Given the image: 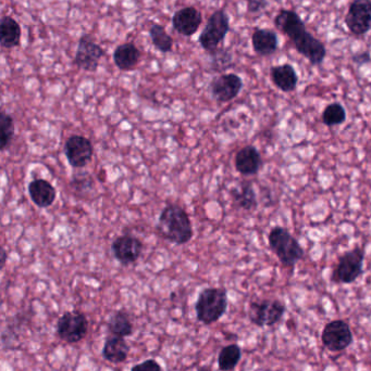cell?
Wrapping results in <instances>:
<instances>
[{
    "label": "cell",
    "mask_w": 371,
    "mask_h": 371,
    "mask_svg": "<svg viewBox=\"0 0 371 371\" xmlns=\"http://www.w3.org/2000/svg\"><path fill=\"white\" fill-rule=\"evenodd\" d=\"M275 25L291 39L296 52L305 56L312 66H320L323 62L327 56L325 45L308 32L298 13L293 10H280L275 17Z\"/></svg>",
    "instance_id": "obj_1"
},
{
    "label": "cell",
    "mask_w": 371,
    "mask_h": 371,
    "mask_svg": "<svg viewBox=\"0 0 371 371\" xmlns=\"http://www.w3.org/2000/svg\"><path fill=\"white\" fill-rule=\"evenodd\" d=\"M156 229L163 239L177 245L187 243L193 238L192 222L189 215L177 204H168L163 208Z\"/></svg>",
    "instance_id": "obj_2"
},
{
    "label": "cell",
    "mask_w": 371,
    "mask_h": 371,
    "mask_svg": "<svg viewBox=\"0 0 371 371\" xmlns=\"http://www.w3.org/2000/svg\"><path fill=\"white\" fill-rule=\"evenodd\" d=\"M228 308V293L224 288H206L199 293L195 304L197 319L205 325L218 321Z\"/></svg>",
    "instance_id": "obj_3"
},
{
    "label": "cell",
    "mask_w": 371,
    "mask_h": 371,
    "mask_svg": "<svg viewBox=\"0 0 371 371\" xmlns=\"http://www.w3.org/2000/svg\"><path fill=\"white\" fill-rule=\"evenodd\" d=\"M269 245L283 266L294 268L304 257V250L286 228L275 226L269 234Z\"/></svg>",
    "instance_id": "obj_4"
},
{
    "label": "cell",
    "mask_w": 371,
    "mask_h": 371,
    "mask_svg": "<svg viewBox=\"0 0 371 371\" xmlns=\"http://www.w3.org/2000/svg\"><path fill=\"white\" fill-rule=\"evenodd\" d=\"M230 31V17L224 10H217L209 17L206 26L199 36V44L209 54L216 52Z\"/></svg>",
    "instance_id": "obj_5"
},
{
    "label": "cell",
    "mask_w": 371,
    "mask_h": 371,
    "mask_svg": "<svg viewBox=\"0 0 371 371\" xmlns=\"http://www.w3.org/2000/svg\"><path fill=\"white\" fill-rule=\"evenodd\" d=\"M365 251L363 248H355L351 251L345 252L339 259L337 265L333 269L331 280L335 283L354 282L361 273L364 267Z\"/></svg>",
    "instance_id": "obj_6"
},
{
    "label": "cell",
    "mask_w": 371,
    "mask_h": 371,
    "mask_svg": "<svg viewBox=\"0 0 371 371\" xmlns=\"http://www.w3.org/2000/svg\"><path fill=\"white\" fill-rule=\"evenodd\" d=\"M89 329V321L82 312H64L57 324V333L60 339L68 343H78L85 338Z\"/></svg>",
    "instance_id": "obj_7"
},
{
    "label": "cell",
    "mask_w": 371,
    "mask_h": 371,
    "mask_svg": "<svg viewBox=\"0 0 371 371\" xmlns=\"http://www.w3.org/2000/svg\"><path fill=\"white\" fill-rule=\"evenodd\" d=\"M285 306L280 301L263 300L251 303L249 316L254 325L259 327L273 326L282 318Z\"/></svg>",
    "instance_id": "obj_8"
},
{
    "label": "cell",
    "mask_w": 371,
    "mask_h": 371,
    "mask_svg": "<svg viewBox=\"0 0 371 371\" xmlns=\"http://www.w3.org/2000/svg\"><path fill=\"white\" fill-rule=\"evenodd\" d=\"M345 24L354 36H363L371 31V0H354L349 5Z\"/></svg>",
    "instance_id": "obj_9"
},
{
    "label": "cell",
    "mask_w": 371,
    "mask_h": 371,
    "mask_svg": "<svg viewBox=\"0 0 371 371\" xmlns=\"http://www.w3.org/2000/svg\"><path fill=\"white\" fill-rule=\"evenodd\" d=\"M103 56V49L91 36L83 35L79 40L74 63L83 71L95 72Z\"/></svg>",
    "instance_id": "obj_10"
},
{
    "label": "cell",
    "mask_w": 371,
    "mask_h": 371,
    "mask_svg": "<svg viewBox=\"0 0 371 371\" xmlns=\"http://www.w3.org/2000/svg\"><path fill=\"white\" fill-rule=\"evenodd\" d=\"M64 153L72 167L83 169L93 158V144L85 137L74 135L66 140Z\"/></svg>",
    "instance_id": "obj_11"
},
{
    "label": "cell",
    "mask_w": 371,
    "mask_h": 371,
    "mask_svg": "<svg viewBox=\"0 0 371 371\" xmlns=\"http://www.w3.org/2000/svg\"><path fill=\"white\" fill-rule=\"evenodd\" d=\"M322 343L332 351H340L347 349L353 342L349 326L343 320H335L326 326L322 332Z\"/></svg>",
    "instance_id": "obj_12"
},
{
    "label": "cell",
    "mask_w": 371,
    "mask_h": 371,
    "mask_svg": "<svg viewBox=\"0 0 371 371\" xmlns=\"http://www.w3.org/2000/svg\"><path fill=\"white\" fill-rule=\"evenodd\" d=\"M243 88V81L236 74H222L210 83L212 97L219 103H229L239 96Z\"/></svg>",
    "instance_id": "obj_13"
},
{
    "label": "cell",
    "mask_w": 371,
    "mask_h": 371,
    "mask_svg": "<svg viewBox=\"0 0 371 371\" xmlns=\"http://www.w3.org/2000/svg\"><path fill=\"white\" fill-rule=\"evenodd\" d=\"M111 251L119 263L128 266L140 259L143 252V243L138 238L124 234L112 242Z\"/></svg>",
    "instance_id": "obj_14"
},
{
    "label": "cell",
    "mask_w": 371,
    "mask_h": 371,
    "mask_svg": "<svg viewBox=\"0 0 371 371\" xmlns=\"http://www.w3.org/2000/svg\"><path fill=\"white\" fill-rule=\"evenodd\" d=\"M201 11L195 7H185L180 9L173 17V26L179 34L191 37L198 31L202 24Z\"/></svg>",
    "instance_id": "obj_15"
},
{
    "label": "cell",
    "mask_w": 371,
    "mask_h": 371,
    "mask_svg": "<svg viewBox=\"0 0 371 371\" xmlns=\"http://www.w3.org/2000/svg\"><path fill=\"white\" fill-rule=\"evenodd\" d=\"M235 169L243 176H253L259 173L263 160L257 148L246 146L240 149L235 156Z\"/></svg>",
    "instance_id": "obj_16"
},
{
    "label": "cell",
    "mask_w": 371,
    "mask_h": 371,
    "mask_svg": "<svg viewBox=\"0 0 371 371\" xmlns=\"http://www.w3.org/2000/svg\"><path fill=\"white\" fill-rule=\"evenodd\" d=\"M31 200L38 208H50L57 198V191L50 181L45 179H34L27 186Z\"/></svg>",
    "instance_id": "obj_17"
},
{
    "label": "cell",
    "mask_w": 371,
    "mask_h": 371,
    "mask_svg": "<svg viewBox=\"0 0 371 371\" xmlns=\"http://www.w3.org/2000/svg\"><path fill=\"white\" fill-rule=\"evenodd\" d=\"M271 81L275 87L283 93H291L298 86V76L295 68L290 64L272 66L270 70Z\"/></svg>",
    "instance_id": "obj_18"
},
{
    "label": "cell",
    "mask_w": 371,
    "mask_h": 371,
    "mask_svg": "<svg viewBox=\"0 0 371 371\" xmlns=\"http://www.w3.org/2000/svg\"><path fill=\"white\" fill-rule=\"evenodd\" d=\"M278 36L271 29H255L252 36L254 52L261 56L275 54L278 49Z\"/></svg>",
    "instance_id": "obj_19"
},
{
    "label": "cell",
    "mask_w": 371,
    "mask_h": 371,
    "mask_svg": "<svg viewBox=\"0 0 371 371\" xmlns=\"http://www.w3.org/2000/svg\"><path fill=\"white\" fill-rule=\"evenodd\" d=\"M130 353V347L124 338L111 337L107 338L103 347V356L109 363L121 364L126 361Z\"/></svg>",
    "instance_id": "obj_20"
},
{
    "label": "cell",
    "mask_w": 371,
    "mask_h": 371,
    "mask_svg": "<svg viewBox=\"0 0 371 371\" xmlns=\"http://www.w3.org/2000/svg\"><path fill=\"white\" fill-rule=\"evenodd\" d=\"M140 49L133 43H126L117 47L113 52V61L121 71H131L140 61Z\"/></svg>",
    "instance_id": "obj_21"
},
{
    "label": "cell",
    "mask_w": 371,
    "mask_h": 371,
    "mask_svg": "<svg viewBox=\"0 0 371 371\" xmlns=\"http://www.w3.org/2000/svg\"><path fill=\"white\" fill-rule=\"evenodd\" d=\"M21 26L13 17H1L0 21V45L3 48L11 49L20 46Z\"/></svg>",
    "instance_id": "obj_22"
},
{
    "label": "cell",
    "mask_w": 371,
    "mask_h": 371,
    "mask_svg": "<svg viewBox=\"0 0 371 371\" xmlns=\"http://www.w3.org/2000/svg\"><path fill=\"white\" fill-rule=\"evenodd\" d=\"M231 197L236 206L244 211H254L257 208V195L251 183H243L231 190Z\"/></svg>",
    "instance_id": "obj_23"
},
{
    "label": "cell",
    "mask_w": 371,
    "mask_h": 371,
    "mask_svg": "<svg viewBox=\"0 0 371 371\" xmlns=\"http://www.w3.org/2000/svg\"><path fill=\"white\" fill-rule=\"evenodd\" d=\"M108 331L115 337L126 338L132 335L133 324L128 312L124 310L115 312L109 319Z\"/></svg>",
    "instance_id": "obj_24"
},
{
    "label": "cell",
    "mask_w": 371,
    "mask_h": 371,
    "mask_svg": "<svg viewBox=\"0 0 371 371\" xmlns=\"http://www.w3.org/2000/svg\"><path fill=\"white\" fill-rule=\"evenodd\" d=\"M242 358L241 347L236 344L224 347L218 356L219 369L221 371H231Z\"/></svg>",
    "instance_id": "obj_25"
},
{
    "label": "cell",
    "mask_w": 371,
    "mask_h": 371,
    "mask_svg": "<svg viewBox=\"0 0 371 371\" xmlns=\"http://www.w3.org/2000/svg\"><path fill=\"white\" fill-rule=\"evenodd\" d=\"M150 38L153 42L154 46L161 52H169L173 50V39L166 32L165 27L163 25H152L150 29Z\"/></svg>",
    "instance_id": "obj_26"
},
{
    "label": "cell",
    "mask_w": 371,
    "mask_h": 371,
    "mask_svg": "<svg viewBox=\"0 0 371 371\" xmlns=\"http://www.w3.org/2000/svg\"><path fill=\"white\" fill-rule=\"evenodd\" d=\"M15 121L10 114L1 112L0 114V149L5 151L10 146L15 137Z\"/></svg>",
    "instance_id": "obj_27"
},
{
    "label": "cell",
    "mask_w": 371,
    "mask_h": 371,
    "mask_svg": "<svg viewBox=\"0 0 371 371\" xmlns=\"http://www.w3.org/2000/svg\"><path fill=\"white\" fill-rule=\"evenodd\" d=\"M347 120L345 107L339 103H333L327 105L322 112V122L328 127L343 124Z\"/></svg>",
    "instance_id": "obj_28"
},
{
    "label": "cell",
    "mask_w": 371,
    "mask_h": 371,
    "mask_svg": "<svg viewBox=\"0 0 371 371\" xmlns=\"http://www.w3.org/2000/svg\"><path fill=\"white\" fill-rule=\"evenodd\" d=\"M210 54H212L210 66L212 71L224 72L233 66V56L228 49L219 48Z\"/></svg>",
    "instance_id": "obj_29"
},
{
    "label": "cell",
    "mask_w": 371,
    "mask_h": 371,
    "mask_svg": "<svg viewBox=\"0 0 371 371\" xmlns=\"http://www.w3.org/2000/svg\"><path fill=\"white\" fill-rule=\"evenodd\" d=\"M71 186L77 191H87L92 188L93 186V179L87 173H81L79 175H74L72 179Z\"/></svg>",
    "instance_id": "obj_30"
},
{
    "label": "cell",
    "mask_w": 371,
    "mask_h": 371,
    "mask_svg": "<svg viewBox=\"0 0 371 371\" xmlns=\"http://www.w3.org/2000/svg\"><path fill=\"white\" fill-rule=\"evenodd\" d=\"M131 371H163V368L155 359H146L140 364L133 366Z\"/></svg>",
    "instance_id": "obj_31"
},
{
    "label": "cell",
    "mask_w": 371,
    "mask_h": 371,
    "mask_svg": "<svg viewBox=\"0 0 371 371\" xmlns=\"http://www.w3.org/2000/svg\"><path fill=\"white\" fill-rule=\"evenodd\" d=\"M269 0H246L247 11L249 13H259L268 5Z\"/></svg>",
    "instance_id": "obj_32"
},
{
    "label": "cell",
    "mask_w": 371,
    "mask_h": 371,
    "mask_svg": "<svg viewBox=\"0 0 371 371\" xmlns=\"http://www.w3.org/2000/svg\"><path fill=\"white\" fill-rule=\"evenodd\" d=\"M353 62L356 63L357 66H364V64L369 63L370 62V54L368 52H359V54H354L351 58Z\"/></svg>",
    "instance_id": "obj_33"
},
{
    "label": "cell",
    "mask_w": 371,
    "mask_h": 371,
    "mask_svg": "<svg viewBox=\"0 0 371 371\" xmlns=\"http://www.w3.org/2000/svg\"><path fill=\"white\" fill-rule=\"evenodd\" d=\"M7 252H6V250L3 248V249H1V267L5 266L6 262H7Z\"/></svg>",
    "instance_id": "obj_34"
},
{
    "label": "cell",
    "mask_w": 371,
    "mask_h": 371,
    "mask_svg": "<svg viewBox=\"0 0 371 371\" xmlns=\"http://www.w3.org/2000/svg\"><path fill=\"white\" fill-rule=\"evenodd\" d=\"M198 371H210L208 368H205V367H203V368L199 369Z\"/></svg>",
    "instance_id": "obj_35"
}]
</instances>
